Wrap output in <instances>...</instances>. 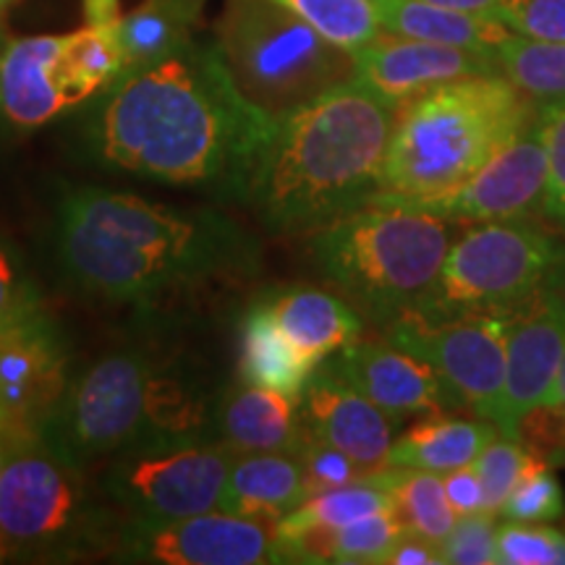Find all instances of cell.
<instances>
[{
	"label": "cell",
	"instance_id": "obj_1",
	"mask_svg": "<svg viewBox=\"0 0 565 565\" xmlns=\"http://www.w3.org/2000/svg\"><path fill=\"white\" fill-rule=\"evenodd\" d=\"M275 126L233 87L215 42L192 40L103 89L92 145L110 168L238 194Z\"/></svg>",
	"mask_w": 565,
	"mask_h": 565
},
{
	"label": "cell",
	"instance_id": "obj_2",
	"mask_svg": "<svg viewBox=\"0 0 565 565\" xmlns=\"http://www.w3.org/2000/svg\"><path fill=\"white\" fill-rule=\"evenodd\" d=\"M58 257L84 291L152 301L249 263V238L217 212L175 210L116 189H74L58 210Z\"/></svg>",
	"mask_w": 565,
	"mask_h": 565
},
{
	"label": "cell",
	"instance_id": "obj_3",
	"mask_svg": "<svg viewBox=\"0 0 565 565\" xmlns=\"http://www.w3.org/2000/svg\"><path fill=\"white\" fill-rule=\"evenodd\" d=\"M395 118L359 82L328 92L275 126L238 194L270 231H320L380 192Z\"/></svg>",
	"mask_w": 565,
	"mask_h": 565
},
{
	"label": "cell",
	"instance_id": "obj_4",
	"mask_svg": "<svg viewBox=\"0 0 565 565\" xmlns=\"http://www.w3.org/2000/svg\"><path fill=\"white\" fill-rule=\"evenodd\" d=\"M536 100L503 74L458 79L398 108L395 129L370 202L427 204L475 175L534 116Z\"/></svg>",
	"mask_w": 565,
	"mask_h": 565
},
{
	"label": "cell",
	"instance_id": "obj_5",
	"mask_svg": "<svg viewBox=\"0 0 565 565\" xmlns=\"http://www.w3.org/2000/svg\"><path fill=\"white\" fill-rule=\"evenodd\" d=\"M458 238V223L408 204L366 202L322 225L312 257L324 278L380 328L412 315Z\"/></svg>",
	"mask_w": 565,
	"mask_h": 565
},
{
	"label": "cell",
	"instance_id": "obj_6",
	"mask_svg": "<svg viewBox=\"0 0 565 565\" xmlns=\"http://www.w3.org/2000/svg\"><path fill=\"white\" fill-rule=\"evenodd\" d=\"M202 406L139 351H113L68 380L40 435L71 463L118 456L152 437L200 433Z\"/></svg>",
	"mask_w": 565,
	"mask_h": 565
},
{
	"label": "cell",
	"instance_id": "obj_7",
	"mask_svg": "<svg viewBox=\"0 0 565 565\" xmlns=\"http://www.w3.org/2000/svg\"><path fill=\"white\" fill-rule=\"evenodd\" d=\"M212 42L238 95L275 124L356 82V53L275 0H228Z\"/></svg>",
	"mask_w": 565,
	"mask_h": 565
},
{
	"label": "cell",
	"instance_id": "obj_8",
	"mask_svg": "<svg viewBox=\"0 0 565 565\" xmlns=\"http://www.w3.org/2000/svg\"><path fill=\"white\" fill-rule=\"evenodd\" d=\"M565 273V246L529 221L477 223L456 238L414 317H508ZM406 317V315H404Z\"/></svg>",
	"mask_w": 565,
	"mask_h": 565
},
{
	"label": "cell",
	"instance_id": "obj_9",
	"mask_svg": "<svg viewBox=\"0 0 565 565\" xmlns=\"http://www.w3.org/2000/svg\"><path fill=\"white\" fill-rule=\"evenodd\" d=\"M236 450L200 433L162 435L121 450L108 490L139 521H173L217 511Z\"/></svg>",
	"mask_w": 565,
	"mask_h": 565
},
{
	"label": "cell",
	"instance_id": "obj_10",
	"mask_svg": "<svg viewBox=\"0 0 565 565\" xmlns=\"http://www.w3.org/2000/svg\"><path fill=\"white\" fill-rule=\"evenodd\" d=\"M82 466L45 443L40 429L6 433L0 534L11 550L42 553L76 542L87 521Z\"/></svg>",
	"mask_w": 565,
	"mask_h": 565
},
{
	"label": "cell",
	"instance_id": "obj_11",
	"mask_svg": "<svg viewBox=\"0 0 565 565\" xmlns=\"http://www.w3.org/2000/svg\"><path fill=\"white\" fill-rule=\"evenodd\" d=\"M505 324L508 317L477 315L427 322L406 315L385 324V341L433 364L463 408L505 427Z\"/></svg>",
	"mask_w": 565,
	"mask_h": 565
},
{
	"label": "cell",
	"instance_id": "obj_12",
	"mask_svg": "<svg viewBox=\"0 0 565 565\" xmlns=\"http://www.w3.org/2000/svg\"><path fill=\"white\" fill-rule=\"evenodd\" d=\"M547 192V145L540 113L471 175L463 186L443 200L416 204L456 223L524 221L545 207Z\"/></svg>",
	"mask_w": 565,
	"mask_h": 565
},
{
	"label": "cell",
	"instance_id": "obj_13",
	"mask_svg": "<svg viewBox=\"0 0 565 565\" xmlns=\"http://www.w3.org/2000/svg\"><path fill=\"white\" fill-rule=\"evenodd\" d=\"M565 356V273L550 280L505 324V427L519 440L521 416L557 401Z\"/></svg>",
	"mask_w": 565,
	"mask_h": 565
},
{
	"label": "cell",
	"instance_id": "obj_14",
	"mask_svg": "<svg viewBox=\"0 0 565 565\" xmlns=\"http://www.w3.org/2000/svg\"><path fill=\"white\" fill-rule=\"evenodd\" d=\"M131 553L166 565H263L275 557V521L207 511L173 521H137Z\"/></svg>",
	"mask_w": 565,
	"mask_h": 565
},
{
	"label": "cell",
	"instance_id": "obj_15",
	"mask_svg": "<svg viewBox=\"0 0 565 565\" xmlns=\"http://www.w3.org/2000/svg\"><path fill=\"white\" fill-rule=\"evenodd\" d=\"M66 345L38 312L0 330V427L40 429L68 383Z\"/></svg>",
	"mask_w": 565,
	"mask_h": 565
},
{
	"label": "cell",
	"instance_id": "obj_16",
	"mask_svg": "<svg viewBox=\"0 0 565 565\" xmlns=\"http://www.w3.org/2000/svg\"><path fill=\"white\" fill-rule=\"evenodd\" d=\"M328 366L372 404L393 416L448 414L463 408L440 372L391 341H353L333 353Z\"/></svg>",
	"mask_w": 565,
	"mask_h": 565
},
{
	"label": "cell",
	"instance_id": "obj_17",
	"mask_svg": "<svg viewBox=\"0 0 565 565\" xmlns=\"http://www.w3.org/2000/svg\"><path fill=\"white\" fill-rule=\"evenodd\" d=\"M299 412L309 435L351 456L366 477L391 466L398 419L372 404L328 364L317 366L307 380Z\"/></svg>",
	"mask_w": 565,
	"mask_h": 565
},
{
	"label": "cell",
	"instance_id": "obj_18",
	"mask_svg": "<svg viewBox=\"0 0 565 565\" xmlns=\"http://www.w3.org/2000/svg\"><path fill=\"white\" fill-rule=\"evenodd\" d=\"M484 74H500L490 53L401 38L385 30L356 53V82L398 108L443 84Z\"/></svg>",
	"mask_w": 565,
	"mask_h": 565
},
{
	"label": "cell",
	"instance_id": "obj_19",
	"mask_svg": "<svg viewBox=\"0 0 565 565\" xmlns=\"http://www.w3.org/2000/svg\"><path fill=\"white\" fill-rule=\"evenodd\" d=\"M66 34L6 42L0 53V116L19 129H38L74 108L63 74Z\"/></svg>",
	"mask_w": 565,
	"mask_h": 565
},
{
	"label": "cell",
	"instance_id": "obj_20",
	"mask_svg": "<svg viewBox=\"0 0 565 565\" xmlns=\"http://www.w3.org/2000/svg\"><path fill=\"white\" fill-rule=\"evenodd\" d=\"M217 427L236 454H296L303 440L299 401L252 383L223 395Z\"/></svg>",
	"mask_w": 565,
	"mask_h": 565
},
{
	"label": "cell",
	"instance_id": "obj_21",
	"mask_svg": "<svg viewBox=\"0 0 565 565\" xmlns=\"http://www.w3.org/2000/svg\"><path fill=\"white\" fill-rule=\"evenodd\" d=\"M273 320L312 366L359 341L364 320L341 296L322 288H288L265 301Z\"/></svg>",
	"mask_w": 565,
	"mask_h": 565
},
{
	"label": "cell",
	"instance_id": "obj_22",
	"mask_svg": "<svg viewBox=\"0 0 565 565\" xmlns=\"http://www.w3.org/2000/svg\"><path fill=\"white\" fill-rule=\"evenodd\" d=\"M309 498L296 454H236L221 511L278 521Z\"/></svg>",
	"mask_w": 565,
	"mask_h": 565
},
{
	"label": "cell",
	"instance_id": "obj_23",
	"mask_svg": "<svg viewBox=\"0 0 565 565\" xmlns=\"http://www.w3.org/2000/svg\"><path fill=\"white\" fill-rule=\"evenodd\" d=\"M372 3L383 30L401 38L494 55L500 42L513 34L505 24L490 17L445 9L427 0H372Z\"/></svg>",
	"mask_w": 565,
	"mask_h": 565
},
{
	"label": "cell",
	"instance_id": "obj_24",
	"mask_svg": "<svg viewBox=\"0 0 565 565\" xmlns=\"http://www.w3.org/2000/svg\"><path fill=\"white\" fill-rule=\"evenodd\" d=\"M500 433L487 419H458V416L433 414L429 419L414 424L406 435L393 443L391 466L414 471H448L463 469L477 461V456Z\"/></svg>",
	"mask_w": 565,
	"mask_h": 565
},
{
	"label": "cell",
	"instance_id": "obj_25",
	"mask_svg": "<svg viewBox=\"0 0 565 565\" xmlns=\"http://www.w3.org/2000/svg\"><path fill=\"white\" fill-rule=\"evenodd\" d=\"M312 366L275 324L270 309L263 303L252 307L244 317L242 333V377L244 383L270 387L299 401Z\"/></svg>",
	"mask_w": 565,
	"mask_h": 565
},
{
	"label": "cell",
	"instance_id": "obj_26",
	"mask_svg": "<svg viewBox=\"0 0 565 565\" xmlns=\"http://www.w3.org/2000/svg\"><path fill=\"white\" fill-rule=\"evenodd\" d=\"M207 0H145L137 11L121 19L124 71L147 66V63L181 51L194 40Z\"/></svg>",
	"mask_w": 565,
	"mask_h": 565
},
{
	"label": "cell",
	"instance_id": "obj_27",
	"mask_svg": "<svg viewBox=\"0 0 565 565\" xmlns=\"http://www.w3.org/2000/svg\"><path fill=\"white\" fill-rule=\"evenodd\" d=\"M124 71L121 32L116 26H84L66 34L63 42V74L68 92L79 105L97 92L108 89Z\"/></svg>",
	"mask_w": 565,
	"mask_h": 565
},
{
	"label": "cell",
	"instance_id": "obj_28",
	"mask_svg": "<svg viewBox=\"0 0 565 565\" xmlns=\"http://www.w3.org/2000/svg\"><path fill=\"white\" fill-rule=\"evenodd\" d=\"M498 71L536 103L565 100V42L511 34L494 51Z\"/></svg>",
	"mask_w": 565,
	"mask_h": 565
},
{
	"label": "cell",
	"instance_id": "obj_29",
	"mask_svg": "<svg viewBox=\"0 0 565 565\" xmlns=\"http://www.w3.org/2000/svg\"><path fill=\"white\" fill-rule=\"evenodd\" d=\"M393 511L406 532L443 545L456 524V511L448 503L443 477L435 471L401 469L393 487Z\"/></svg>",
	"mask_w": 565,
	"mask_h": 565
},
{
	"label": "cell",
	"instance_id": "obj_30",
	"mask_svg": "<svg viewBox=\"0 0 565 565\" xmlns=\"http://www.w3.org/2000/svg\"><path fill=\"white\" fill-rule=\"evenodd\" d=\"M345 51L359 53L383 34L372 0H275Z\"/></svg>",
	"mask_w": 565,
	"mask_h": 565
},
{
	"label": "cell",
	"instance_id": "obj_31",
	"mask_svg": "<svg viewBox=\"0 0 565 565\" xmlns=\"http://www.w3.org/2000/svg\"><path fill=\"white\" fill-rule=\"evenodd\" d=\"M406 534L393 508L362 515L335 532L330 563H385L395 542Z\"/></svg>",
	"mask_w": 565,
	"mask_h": 565
},
{
	"label": "cell",
	"instance_id": "obj_32",
	"mask_svg": "<svg viewBox=\"0 0 565 565\" xmlns=\"http://www.w3.org/2000/svg\"><path fill=\"white\" fill-rule=\"evenodd\" d=\"M532 458L534 454H529L524 445L513 440V437L498 435L494 440L487 443V448L471 463L479 475V482H482L484 513H500V508L511 498L515 484L526 475Z\"/></svg>",
	"mask_w": 565,
	"mask_h": 565
},
{
	"label": "cell",
	"instance_id": "obj_33",
	"mask_svg": "<svg viewBox=\"0 0 565 565\" xmlns=\"http://www.w3.org/2000/svg\"><path fill=\"white\" fill-rule=\"evenodd\" d=\"M565 511V498L561 484L550 463L542 461L540 456L532 458L526 475L515 484L511 498L500 508V515L508 521H524V524H542V521L561 519Z\"/></svg>",
	"mask_w": 565,
	"mask_h": 565
},
{
	"label": "cell",
	"instance_id": "obj_34",
	"mask_svg": "<svg viewBox=\"0 0 565 565\" xmlns=\"http://www.w3.org/2000/svg\"><path fill=\"white\" fill-rule=\"evenodd\" d=\"M500 565H565V534L550 526L508 521L498 526Z\"/></svg>",
	"mask_w": 565,
	"mask_h": 565
},
{
	"label": "cell",
	"instance_id": "obj_35",
	"mask_svg": "<svg viewBox=\"0 0 565 565\" xmlns=\"http://www.w3.org/2000/svg\"><path fill=\"white\" fill-rule=\"evenodd\" d=\"M38 312H42L38 288L24 259L9 238L0 236V330L30 320Z\"/></svg>",
	"mask_w": 565,
	"mask_h": 565
},
{
	"label": "cell",
	"instance_id": "obj_36",
	"mask_svg": "<svg viewBox=\"0 0 565 565\" xmlns=\"http://www.w3.org/2000/svg\"><path fill=\"white\" fill-rule=\"evenodd\" d=\"M547 145V192L542 212L565 228V100L536 103Z\"/></svg>",
	"mask_w": 565,
	"mask_h": 565
},
{
	"label": "cell",
	"instance_id": "obj_37",
	"mask_svg": "<svg viewBox=\"0 0 565 565\" xmlns=\"http://www.w3.org/2000/svg\"><path fill=\"white\" fill-rule=\"evenodd\" d=\"M296 458L301 461L309 494L333 490V487L351 484L356 482V479L366 477L362 466L353 461L351 456H345L343 450L333 448L330 443L317 440L315 435L307 433V427H303V440L299 445V450H296Z\"/></svg>",
	"mask_w": 565,
	"mask_h": 565
},
{
	"label": "cell",
	"instance_id": "obj_38",
	"mask_svg": "<svg viewBox=\"0 0 565 565\" xmlns=\"http://www.w3.org/2000/svg\"><path fill=\"white\" fill-rule=\"evenodd\" d=\"M445 563L492 565L498 563V526L492 513L458 515L450 534L443 540Z\"/></svg>",
	"mask_w": 565,
	"mask_h": 565
},
{
	"label": "cell",
	"instance_id": "obj_39",
	"mask_svg": "<svg viewBox=\"0 0 565 565\" xmlns=\"http://www.w3.org/2000/svg\"><path fill=\"white\" fill-rule=\"evenodd\" d=\"M498 21L521 38L565 42V0H505Z\"/></svg>",
	"mask_w": 565,
	"mask_h": 565
},
{
	"label": "cell",
	"instance_id": "obj_40",
	"mask_svg": "<svg viewBox=\"0 0 565 565\" xmlns=\"http://www.w3.org/2000/svg\"><path fill=\"white\" fill-rule=\"evenodd\" d=\"M519 443L550 466L565 463V401L542 404L521 416Z\"/></svg>",
	"mask_w": 565,
	"mask_h": 565
},
{
	"label": "cell",
	"instance_id": "obj_41",
	"mask_svg": "<svg viewBox=\"0 0 565 565\" xmlns=\"http://www.w3.org/2000/svg\"><path fill=\"white\" fill-rule=\"evenodd\" d=\"M443 484L445 494H448V503L456 511V515L484 513V492L475 466H463V469L448 471V475H443Z\"/></svg>",
	"mask_w": 565,
	"mask_h": 565
},
{
	"label": "cell",
	"instance_id": "obj_42",
	"mask_svg": "<svg viewBox=\"0 0 565 565\" xmlns=\"http://www.w3.org/2000/svg\"><path fill=\"white\" fill-rule=\"evenodd\" d=\"M445 563L443 547L437 542L424 540V536H416L406 532L395 542L391 553L385 557V565H440Z\"/></svg>",
	"mask_w": 565,
	"mask_h": 565
},
{
	"label": "cell",
	"instance_id": "obj_43",
	"mask_svg": "<svg viewBox=\"0 0 565 565\" xmlns=\"http://www.w3.org/2000/svg\"><path fill=\"white\" fill-rule=\"evenodd\" d=\"M84 19L89 26L121 24V0H84Z\"/></svg>",
	"mask_w": 565,
	"mask_h": 565
},
{
	"label": "cell",
	"instance_id": "obj_44",
	"mask_svg": "<svg viewBox=\"0 0 565 565\" xmlns=\"http://www.w3.org/2000/svg\"><path fill=\"white\" fill-rule=\"evenodd\" d=\"M427 3L445 6V9L479 13V17H490L498 21V13H500V9H503L505 0H427Z\"/></svg>",
	"mask_w": 565,
	"mask_h": 565
},
{
	"label": "cell",
	"instance_id": "obj_45",
	"mask_svg": "<svg viewBox=\"0 0 565 565\" xmlns=\"http://www.w3.org/2000/svg\"><path fill=\"white\" fill-rule=\"evenodd\" d=\"M557 401H565V356L561 364V374H557Z\"/></svg>",
	"mask_w": 565,
	"mask_h": 565
},
{
	"label": "cell",
	"instance_id": "obj_46",
	"mask_svg": "<svg viewBox=\"0 0 565 565\" xmlns=\"http://www.w3.org/2000/svg\"><path fill=\"white\" fill-rule=\"evenodd\" d=\"M3 461H6V433L0 427V471H3Z\"/></svg>",
	"mask_w": 565,
	"mask_h": 565
},
{
	"label": "cell",
	"instance_id": "obj_47",
	"mask_svg": "<svg viewBox=\"0 0 565 565\" xmlns=\"http://www.w3.org/2000/svg\"><path fill=\"white\" fill-rule=\"evenodd\" d=\"M9 553H11L9 542H6V540H3V534H0V563L6 561V555H9Z\"/></svg>",
	"mask_w": 565,
	"mask_h": 565
},
{
	"label": "cell",
	"instance_id": "obj_48",
	"mask_svg": "<svg viewBox=\"0 0 565 565\" xmlns=\"http://www.w3.org/2000/svg\"><path fill=\"white\" fill-rule=\"evenodd\" d=\"M11 3H13V0H0V11H3L6 6H11Z\"/></svg>",
	"mask_w": 565,
	"mask_h": 565
},
{
	"label": "cell",
	"instance_id": "obj_49",
	"mask_svg": "<svg viewBox=\"0 0 565 565\" xmlns=\"http://www.w3.org/2000/svg\"><path fill=\"white\" fill-rule=\"evenodd\" d=\"M3 47H6V42H3V32H0V53H3Z\"/></svg>",
	"mask_w": 565,
	"mask_h": 565
}]
</instances>
